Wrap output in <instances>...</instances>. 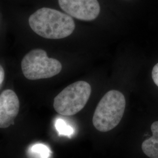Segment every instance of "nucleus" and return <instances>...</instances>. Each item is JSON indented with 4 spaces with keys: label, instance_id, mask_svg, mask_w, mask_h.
I'll return each mask as SVG.
<instances>
[{
    "label": "nucleus",
    "instance_id": "9",
    "mask_svg": "<svg viewBox=\"0 0 158 158\" xmlns=\"http://www.w3.org/2000/svg\"><path fill=\"white\" fill-rule=\"evenodd\" d=\"M55 128L60 136H67L70 138L73 135V128L62 119H57L55 121Z\"/></svg>",
    "mask_w": 158,
    "mask_h": 158
},
{
    "label": "nucleus",
    "instance_id": "8",
    "mask_svg": "<svg viewBox=\"0 0 158 158\" xmlns=\"http://www.w3.org/2000/svg\"><path fill=\"white\" fill-rule=\"evenodd\" d=\"M30 152L37 158H49L51 150L46 145L42 143L35 144L30 148Z\"/></svg>",
    "mask_w": 158,
    "mask_h": 158
},
{
    "label": "nucleus",
    "instance_id": "11",
    "mask_svg": "<svg viewBox=\"0 0 158 158\" xmlns=\"http://www.w3.org/2000/svg\"><path fill=\"white\" fill-rule=\"evenodd\" d=\"M5 77V72L3 68L0 65V85L2 83Z\"/></svg>",
    "mask_w": 158,
    "mask_h": 158
},
{
    "label": "nucleus",
    "instance_id": "1",
    "mask_svg": "<svg viewBox=\"0 0 158 158\" xmlns=\"http://www.w3.org/2000/svg\"><path fill=\"white\" fill-rule=\"evenodd\" d=\"M28 21L34 32L50 40L66 38L75 29L73 19L70 15L46 7L35 12L29 18Z\"/></svg>",
    "mask_w": 158,
    "mask_h": 158
},
{
    "label": "nucleus",
    "instance_id": "10",
    "mask_svg": "<svg viewBox=\"0 0 158 158\" xmlns=\"http://www.w3.org/2000/svg\"><path fill=\"white\" fill-rule=\"evenodd\" d=\"M152 77L155 85L158 87V63L155 65L152 71Z\"/></svg>",
    "mask_w": 158,
    "mask_h": 158
},
{
    "label": "nucleus",
    "instance_id": "2",
    "mask_svg": "<svg viewBox=\"0 0 158 158\" xmlns=\"http://www.w3.org/2000/svg\"><path fill=\"white\" fill-rule=\"evenodd\" d=\"M126 101L120 91L110 90L98 102L93 118V124L97 130L105 132L115 128L123 118Z\"/></svg>",
    "mask_w": 158,
    "mask_h": 158
},
{
    "label": "nucleus",
    "instance_id": "3",
    "mask_svg": "<svg viewBox=\"0 0 158 158\" xmlns=\"http://www.w3.org/2000/svg\"><path fill=\"white\" fill-rule=\"evenodd\" d=\"M91 92L90 85L85 81H79L68 85L53 102L57 113L64 116H72L79 113L88 102Z\"/></svg>",
    "mask_w": 158,
    "mask_h": 158
},
{
    "label": "nucleus",
    "instance_id": "4",
    "mask_svg": "<svg viewBox=\"0 0 158 158\" xmlns=\"http://www.w3.org/2000/svg\"><path fill=\"white\" fill-rule=\"evenodd\" d=\"M21 69L27 79L36 80L56 76L61 72L62 66L57 59L48 56L46 51L36 49L30 51L23 57Z\"/></svg>",
    "mask_w": 158,
    "mask_h": 158
},
{
    "label": "nucleus",
    "instance_id": "6",
    "mask_svg": "<svg viewBox=\"0 0 158 158\" xmlns=\"http://www.w3.org/2000/svg\"><path fill=\"white\" fill-rule=\"evenodd\" d=\"M19 110V102L16 93L7 89L0 94V128H6L14 124Z\"/></svg>",
    "mask_w": 158,
    "mask_h": 158
},
{
    "label": "nucleus",
    "instance_id": "5",
    "mask_svg": "<svg viewBox=\"0 0 158 158\" xmlns=\"http://www.w3.org/2000/svg\"><path fill=\"white\" fill-rule=\"evenodd\" d=\"M60 8L69 15L82 21H92L100 14L97 0H58Z\"/></svg>",
    "mask_w": 158,
    "mask_h": 158
},
{
    "label": "nucleus",
    "instance_id": "7",
    "mask_svg": "<svg viewBox=\"0 0 158 158\" xmlns=\"http://www.w3.org/2000/svg\"><path fill=\"white\" fill-rule=\"evenodd\" d=\"M152 136L145 140L142 144V149L147 156L158 158V121L151 125Z\"/></svg>",
    "mask_w": 158,
    "mask_h": 158
}]
</instances>
